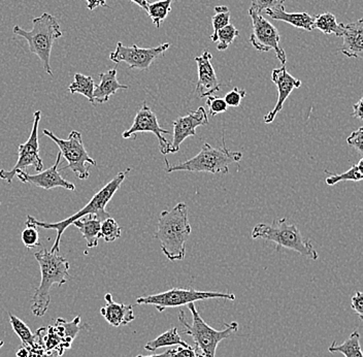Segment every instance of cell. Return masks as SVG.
<instances>
[{
	"instance_id": "4fadbf2b",
	"label": "cell",
	"mask_w": 363,
	"mask_h": 357,
	"mask_svg": "<svg viewBox=\"0 0 363 357\" xmlns=\"http://www.w3.org/2000/svg\"><path fill=\"white\" fill-rule=\"evenodd\" d=\"M152 133L155 134L159 142V149L161 154L167 155L172 153L170 143L164 138V134H169L170 131L162 128L159 124L157 116L147 106L146 101L143 104L142 108L136 113L135 120L130 128L122 133V138H133L136 133Z\"/></svg>"
},
{
	"instance_id": "b9f144b4",
	"label": "cell",
	"mask_w": 363,
	"mask_h": 357,
	"mask_svg": "<svg viewBox=\"0 0 363 357\" xmlns=\"http://www.w3.org/2000/svg\"><path fill=\"white\" fill-rule=\"evenodd\" d=\"M362 106L363 99H360L359 101L353 104V113H352V116H353L354 118H357V119L362 120Z\"/></svg>"
},
{
	"instance_id": "5b68a950",
	"label": "cell",
	"mask_w": 363,
	"mask_h": 357,
	"mask_svg": "<svg viewBox=\"0 0 363 357\" xmlns=\"http://www.w3.org/2000/svg\"><path fill=\"white\" fill-rule=\"evenodd\" d=\"M251 236L253 240L262 238L276 243L278 247L292 250L312 260L319 258V254L313 246L312 241L301 235L298 227L289 224L287 218L274 220L272 224H257L252 231Z\"/></svg>"
},
{
	"instance_id": "d4e9b609",
	"label": "cell",
	"mask_w": 363,
	"mask_h": 357,
	"mask_svg": "<svg viewBox=\"0 0 363 357\" xmlns=\"http://www.w3.org/2000/svg\"><path fill=\"white\" fill-rule=\"evenodd\" d=\"M68 89L72 94L79 93L85 97L91 102V104H95L94 99H93L95 83L92 77L85 76L83 74L74 75V83L70 84Z\"/></svg>"
},
{
	"instance_id": "f35d334b",
	"label": "cell",
	"mask_w": 363,
	"mask_h": 357,
	"mask_svg": "<svg viewBox=\"0 0 363 357\" xmlns=\"http://www.w3.org/2000/svg\"><path fill=\"white\" fill-rule=\"evenodd\" d=\"M363 127H359L357 131H353L347 138V143L351 147L355 148L360 154L363 152Z\"/></svg>"
},
{
	"instance_id": "484cf974",
	"label": "cell",
	"mask_w": 363,
	"mask_h": 357,
	"mask_svg": "<svg viewBox=\"0 0 363 357\" xmlns=\"http://www.w3.org/2000/svg\"><path fill=\"white\" fill-rule=\"evenodd\" d=\"M342 23L337 22V17L331 13H323L316 16L314 20V29L324 34H335L337 38L342 36Z\"/></svg>"
},
{
	"instance_id": "74e56055",
	"label": "cell",
	"mask_w": 363,
	"mask_h": 357,
	"mask_svg": "<svg viewBox=\"0 0 363 357\" xmlns=\"http://www.w3.org/2000/svg\"><path fill=\"white\" fill-rule=\"evenodd\" d=\"M27 349H28L29 357H60L58 352L47 351L38 340V336H36L35 343L31 346L27 347Z\"/></svg>"
},
{
	"instance_id": "7a4b0ae2",
	"label": "cell",
	"mask_w": 363,
	"mask_h": 357,
	"mask_svg": "<svg viewBox=\"0 0 363 357\" xmlns=\"http://www.w3.org/2000/svg\"><path fill=\"white\" fill-rule=\"evenodd\" d=\"M130 170V168H127L124 172H120L112 181L108 182L104 188H101L82 210L67 218V219L55 222V224H47V222L40 221V220L35 219L33 216L28 215L27 216L25 225H26V227H35V229L40 227V229H54V231H56V241L54 245L52 246L50 251L59 253L60 252L61 238H62L63 234H65V231H67V227L70 224L88 215L97 216L101 221H104L106 218L111 217L110 214L106 211V204L110 202L116 192L121 187L122 183L127 178Z\"/></svg>"
},
{
	"instance_id": "ab89813d",
	"label": "cell",
	"mask_w": 363,
	"mask_h": 357,
	"mask_svg": "<svg viewBox=\"0 0 363 357\" xmlns=\"http://www.w3.org/2000/svg\"><path fill=\"white\" fill-rule=\"evenodd\" d=\"M352 310L355 311L360 320H363V295L360 291H356L351 300Z\"/></svg>"
},
{
	"instance_id": "1f68e13d",
	"label": "cell",
	"mask_w": 363,
	"mask_h": 357,
	"mask_svg": "<svg viewBox=\"0 0 363 357\" xmlns=\"http://www.w3.org/2000/svg\"><path fill=\"white\" fill-rule=\"evenodd\" d=\"M99 236L104 238V242H115L121 236V227L119 226V224L113 218H106L104 221H101Z\"/></svg>"
},
{
	"instance_id": "ac0fdd59",
	"label": "cell",
	"mask_w": 363,
	"mask_h": 357,
	"mask_svg": "<svg viewBox=\"0 0 363 357\" xmlns=\"http://www.w3.org/2000/svg\"><path fill=\"white\" fill-rule=\"evenodd\" d=\"M342 36L344 43L340 51L348 58L362 59L363 57V19L342 24Z\"/></svg>"
},
{
	"instance_id": "c3c4849f",
	"label": "cell",
	"mask_w": 363,
	"mask_h": 357,
	"mask_svg": "<svg viewBox=\"0 0 363 357\" xmlns=\"http://www.w3.org/2000/svg\"><path fill=\"white\" fill-rule=\"evenodd\" d=\"M197 357H203V354L199 353V352H197Z\"/></svg>"
},
{
	"instance_id": "681fc988",
	"label": "cell",
	"mask_w": 363,
	"mask_h": 357,
	"mask_svg": "<svg viewBox=\"0 0 363 357\" xmlns=\"http://www.w3.org/2000/svg\"><path fill=\"white\" fill-rule=\"evenodd\" d=\"M0 204H1V202H0Z\"/></svg>"
},
{
	"instance_id": "ba28073f",
	"label": "cell",
	"mask_w": 363,
	"mask_h": 357,
	"mask_svg": "<svg viewBox=\"0 0 363 357\" xmlns=\"http://www.w3.org/2000/svg\"><path fill=\"white\" fill-rule=\"evenodd\" d=\"M219 299L226 301H235V295L230 292H214V291H201L185 290V288H172V290L147 295L136 299V304H151L155 307L159 312L169 308H178L204 300Z\"/></svg>"
},
{
	"instance_id": "9c48e42d",
	"label": "cell",
	"mask_w": 363,
	"mask_h": 357,
	"mask_svg": "<svg viewBox=\"0 0 363 357\" xmlns=\"http://www.w3.org/2000/svg\"><path fill=\"white\" fill-rule=\"evenodd\" d=\"M43 133L51 138L59 149H60L61 156L65 157L67 161V167H63V170L69 168L79 180H86L89 178L90 172L87 165L96 167V161L91 158L88 152L86 151L85 145L82 140V133L78 131H72L68 136L67 140L59 138L51 131L44 129Z\"/></svg>"
},
{
	"instance_id": "4316f807",
	"label": "cell",
	"mask_w": 363,
	"mask_h": 357,
	"mask_svg": "<svg viewBox=\"0 0 363 357\" xmlns=\"http://www.w3.org/2000/svg\"><path fill=\"white\" fill-rule=\"evenodd\" d=\"M178 0H158V1L149 4L147 6V16L151 18L152 22L156 28H160L162 22L167 19V16L172 11V6Z\"/></svg>"
},
{
	"instance_id": "e575fe53",
	"label": "cell",
	"mask_w": 363,
	"mask_h": 357,
	"mask_svg": "<svg viewBox=\"0 0 363 357\" xmlns=\"http://www.w3.org/2000/svg\"><path fill=\"white\" fill-rule=\"evenodd\" d=\"M22 242L27 249H33L40 245V234L35 227H26L22 233Z\"/></svg>"
},
{
	"instance_id": "f546056e",
	"label": "cell",
	"mask_w": 363,
	"mask_h": 357,
	"mask_svg": "<svg viewBox=\"0 0 363 357\" xmlns=\"http://www.w3.org/2000/svg\"><path fill=\"white\" fill-rule=\"evenodd\" d=\"M363 159L358 161L357 165H352L347 172L340 175H330L326 178V184L329 186H335L340 182H359L363 179L362 172Z\"/></svg>"
},
{
	"instance_id": "836d02e7",
	"label": "cell",
	"mask_w": 363,
	"mask_h": 357,
	"mask_svg": "<svg viewBox=\"0 0 363 357\" xmlns=\"http://www.w3.org/2000/svg\"><path fill=\"white\" fill-rule=\"evenodd\" d=\"M285 0H251V8L249 11H254L258 15H262L267 10L283 6Z\"/></svg>"
},
{
	"instance_id": "f6af8a7d",
	"label": "cell",
	"mask_w": 363,
	"mask_h": 357,
	"mask_svg": "<svg viewBox=\"0 0 363 357\" xmlns=\"http://www.w3.org/2000/svg\"><path fill=\"white\" fill-rule=\"evenodd\" d=\"M16 356L17 357H29V352L27 347L22 346L18 348L17 352H16Z\"/></svg>"
},
{
	"instance_id": "d6986e66",
	"label": "cell",
	"mask_w": 363,
	"mask_h": 357,
	"mask_svg": "<svg viewBox=\"0 0 363 357\" xmlns=\"http://www.w3.org/2000/svg\"><path fill=\"white\" fill-rule=\"evenodd\" d=\"M104 300L106 304L101 309V314L106 322L113 327L125 326L135 319L133 307L131 304L113 302L111 293H106Z\"/></svg>"
},
{
	"instance_id": "d6a6232c",
	"label": "cell",
	"mask_w": 363,
	"mask_h": 357,
	"mask_svg": "<svg viewBox=\"0 0 363 357\" xmlns=\"http://www.w3.org/2000/svg\"><path fill=\"white\" fill-rule=\"evenodd\" d=\"M238 35H240V31L235 28V25L228 24L220 29L217 33L218 51H225L228 49L229 45L235 42Z\"/></svg>"
},
{
	"instance_id": "ffe728a7",
	"label": "cell",
	"mask_w": 363,
	"mask_h": 357,
	"mask_svg": "<svg viewBox=\"0 0 363 357\" xmlns=\"http://www.w3.org/2000/svg\"><path fill=\"white\" fill-rule=\"evenodd\" d=\"M101 83L99 85L95 84L94 93H93V99L95 104H106L108 101L111 97L115 95L118 90L129 89V86L122 85L117 79V68L108 70V72H102L99 75Z\"/></svg>"
},
{
	"instance_id": "277c9868",
	"label": "cell",
	"mask_w": 363,
	"mask_h": 357,
	"mask_svg": "<svg viewBox=\"0 0 363 357\" xmlns=\"http://www.w3.org/2000/svg\"><path fill=\"white\" fill-rule=\"evenodd\" d=\"M33 24L30 31L15 26L13 29V33L27 40L30 52L38 56L44 65L45 72L52 77L53 70L50 58L54 42L63 35L60 25L57 22L56 18L49 13H44L40 17L34 18Z\"/></svg>"
},
{
	"instance_id": "8fae6325",
	"label": "cell",
	"mask_w": 363,
	"mask_h": 357,
	"mask_svg": "<svg viewBox=\"0 0 363 357\" xmlns=\"http://www.w3.org/2000/svg\"><path fill=\"white\" fill-rule=\"evenodd\" d=\"M248 13L253 26V31L250 36L251 45L259 52H269L274 50L279 61L283 65H286L287 56L285 50L280 45L281 35L278 29L262 15H258L252 11H248Z\"/></svg>"
},
{
	"instance_id": "7c38bea8",
	"label": "cell",
	"mask_w": 363,
	"mask_h": 357,
	"mask_svg": "<svg viewBox=\"0 0 363 357\" xmlns=\"http://www.w3.org/2000/svg\"><path fill=\"white\" fill-rule=\"evenodd\" d=\"M169 43L154 48H140L136 45L126 47L118 43L115 51L110 54L113 62L126 63L131 70H147L152 63L169 49Z\"/></svg>"
},
{
	"instance_id": "f1b7e54d",
	"label": "cell",
	"mask_w": 363,
	"mask_h": 357,
	"mask_svg": "<svg viewBox=\"0 0 363 357\" xmlns=\"http://www.w3.org/2000/svg\"><path fill=\"white\" fill-rule=\"evenodd\" d=\"M9 317H10V322L13 331H15L16 335L19 336L21 340L23 346L29 347L33 345L36 341V336L34 335L31 329H29L28 325L22 322L17 316L9 312Z\"/></svg>"
},
{
	"instance_id": "60d3db41",
	"label": "cell",
	"mask_w": 363,
	"mask_h": 357,
	"mask_svg": "<svg viewBox=\"0 0 363 357\" xmlns=\"http://www.w3.org/2000/svg\"><path fill=\"white\" fill-rule=\"evenodd\" d=\"M172 357H197V351L195 348L189 347H178L174 349V356Z\"/></svg>"
},
{
	"instance_id": "4dcf8cb0",
	"label": "cell",
	"mask_w": 363,
	"mask_h": 357,
	"mask_svg": "<svg viewBox=\"0 0 363 357\" xmlns=\"http://www.w3.org/2000/svg\"><path fill=\"white\" fill-rule=\"evenodd\" d=\"M215 13L212 17L213 34L211 35L212 42H217V33L220 29L230 24V11L226 6H218L215 8Z\"/></svg>"
},
{
	"instance_id": "3957f363",
	"label": "cell",
	"mask_w": 363,
	"mask_h": 357,
	"mask_svg": "<svg viewBox=\"0 0 363 357\" xmlns=\"http://www.w3.org/2000/svg\"><path fill=\"white\" fill-rule=\"evenodd\" d=\"M34 257L40 265L42 280L33 297L31 312L36 317H43L47 313L51 302L50 290L52 286L54 284L58 286L65 285L68 280L72 279L69 274L70 265L65 257L48 249L36 252Z\"/></svg>"
},
{
	"instance_id": "603a6c76",
	"label": "cell",
	"mask_w": 363,
	"mask_h": 357,
	"mask_svg": "<svg viewBox=\"0 0 363 357\" xmlns=\"http://www.w3.org/2000/svg\"><path fill=\"white\" fill-rule=\"evenodd\" d=\"M174 345H179V346L182 347L190 346L186 341L181 338L178 329L174 326L169 329V331L163 333L162 335L147 342L145 349L147 350V351L154 352L156 350L160 349V348L174 346Z\"/></svg>"
},
{
	"instance_id": "83f0119b",
	"label": "cell",
	"mask_w": 363,
	"mask_h": 357,
	"mask_svg": "<svg viewBox=\"0 0 363 357\" xmlns=\"http://www.w3.org/2000/svg\"><path fill=\"white\" fill-rule=\"evenodd\" d=\"M79 322H81V316H77L74 322H67L62 318H58L56 320L54 329H55L56 333L61 336V339L65 341L68 348L72 346V341L74 340L79 329H81L79 325Z\"/></svg>"
},
{
	"instance_id": "bcb514c9",
	"label": "cell",
	"mask_w": 363,
	"mask_h": 357,
	"mask_svg": "<svg viewBox=\"0 0 363 357\" xmlns=\"http://www.w3.org/2000/svg\"><path fill=\"white\" fill-rule=\"evenodd\" d=\"M131 1L135 2V4H138L143 10L147 11V6H149L147 0H131Z\"/></svg>"
},
{
	"instance_id": "2e32d148",
	"label": "cell",
	"mask_w": 363,
	"mask_h": 357,
	"mask_svg": "<svg viewBox=\"0 0 363 357\" xmlns=\"http://www.w3.org/2000/svg\"><path fill=\"white\" fill-rule=\"evenodd\" d=\"M61 157L62 156L59 152L55 165L48 168L45 172H40L36 175H29L27 172H18L16 176L22 183H30L36 187L43 188V190H50L56 187H62L65 190L74 191L76 190L74 184L63 179L60 172H59L58 167L60 165Z\"/></svg>"
},
{
	"instance_id": "d590c367",
	"label": "cell",
	"mask_w": 363,
	"mask_h": 357,
	"mask_svg": "<svg viewBox=\"0 0 363 357\" xmlns=\"http://www.w3.org/2000/svg\"><path fill=\"white\" fill-rule=\"evenodd\" d=\"M206 106H208L211 116L219 115V114L225 113L228 110V106L224 99L213 97V95L206 97Z\"/></svg>"
},
{
	"instance_id": "52a82bcc",
	"label": "cell",
	"mask_w": 363,
	"mask_h": 357,
	"mask_svg": "<svg viewBox=\"0 0 363 357\" xmlns=\"http://www.w3.org/2000/svg\"><path fill=\"white\" fill-rule=\"evenodd\" d=\"M187 306L192 314L191 325L186 322L184 311L180 310V312H179V320L185 327L184 334L192 336L195 343V350L199 353L203 354V357H215L216 350H217L220 342L231 336L233 333H237L240 325L238 322L224 324L225 329L223 331H216L204 322L201 314L197 311L194 302L187 304Z\"/></svg>"
},
{
	"instance_id": "7bdbcfd3",
	"label": "cell",
	"mask_w": 363,
	"mask_h": 357,
	"mask_svg": "<svg viewBox=\"0 0 363 357\" xmlns=\"http://www.w3.org/2000/svg\"><path fill=\"white\" fill-rule=\"evenodd\" d=\"M87 1V9L89 11L95 10L99 6H106V0H86Z\"/></svg>"
},
{
	"instance_id": "7dc6e473",
	"label": "cell",
	"mask_w": 363,
	"mask_h": 357,
	"mask_svg": "<svg viewBox=\"0 0 363 357\" xmlns=\"http://www.w3.org/2000/svg\"><path fill=\"white\" fill-rule=\"evenodd\" d=\"M4 341H0V348H1L2 346H4Z\"/></svg>"
},
{
	"instance_id": "e0dca14e",
	"label": "cell",
	"mask_w": 363,
	"mask_h": 357,
	"mask_svg": "<svg viewBox=\"0 0 363 357\" xmlns=\"http://www.w3.org/2000/svg\"><path fill=\"white\" fill-rule=\"evenodd\" d=\"M212 59V53L208 50H204L203 53L201 56H197L195 58V62L197 65V72H199L196 91L199 92L201 99L212 97L221 87L214 67H213Z\"/></svg>"
},
{
	"instance_id": "9a60e30c",
	"label": "cell",
	"mask_w": 363,
	"mask_h": 357,
	"mask_svg": "<svg viewBox=\"0 0 363 357\" xmlns=\"http://www.w3.org/2000/svg\"><path fill=\"white\" fill-rule=\"evenodd\" d=\"M272 83L276 84L277 89H278V101L276 106L272 109L271 112L267 114L263 118V121L269 124L276 119L277 115L283 110L284 104L287 101L292 91L298 89L301 86V79L294 78L289 74L286 65L282 67L274 68L272 72Z\"/></svg>"
},
{
	"instance_id": "30bf717a",
	"label": "cell",
	"mask_w": 363,
	"mask_h": 357,
	"mask_svg": "<svg viewBox=\"0 0 363 357\" xmlns=\"http://www.w3.org/2000/svg\"><path fill=\"white\" fill-rule=\"evenodd\" d=\"M42 112L36 111L33 116V131L28 140L24 144L19 145V158L15 167L11 170H0V179L4 180L11 184L13 177L18 172H26L27 168L33 167L38 172L44 168L42 158L40 156V144H38V125H40Z\"/></svg>"
},
{
	"instance_id": "8d00e7d4",
	"label": "cell",
	"mask_w": 363,
	"mask_h": 357,
	"mask_svg": "<svg viewBox=\"0 0 363 357\" xmlns=\"http://www.w3.org/2000/svg\"><path fill=\"white\" fill-rule=\"evenodd\" d=\"M246 90L235 87L227 93L225 97H224V101H225L227 106L237 108V106H240V102H242V99L246 97Z\"/></svg>"
},
{
	"instance_id": "7402d4cb",
	"label": "cell",
	"mask_w": 363,
	"mask_h": 357,
	"mask_svg": "<svg viewBox=\"0 0 363 357\" xmlns=\"http://www.w3.org/2000/svg\"><path fill=\"white\" fill-rule=\"evenodd\" d=\"M74 226L78 227L79 233L87 243L88 248H95L99 245V240L101 238V220L97 216L88 215L77 220L74 224Z\"/></svg>"
},
{
	"instance_id": "5bb4252c",
	"label": "cell",
	"mask_w": 363,
	"mask_h": 357,
	"mask_svg": "<svg viewBox=\"0 0 363 357\" xmlns=\"http://www.w3.org/2000/svg\"><path fill=\"white\" fill-rule=\"evenodd\" d=\"M208 124V114L203 106H199L196 111H193L183 117L177 118L172 122L174 126V138L170 143L172 154L180 151L182 143L190 136H196V128Z\"/></svg>"
},
{
	"instance_id": "ee69618b",
	"label": "cell",
	"mask_w": 363,
	"mask_h": 357,
	"mask_svg": "<svg viewBox=\"0 0 363 357\" xmlns=\"http://www.w3.org/2000/svg\"><path fill=\"white\" fill-rule=\"evenodd\" d=\"M174 349H169L167 350V352H163V353L161 354H153V356H138L135 357H172L174 356Z\"/></svg>"
},
{
	"instance_id": "cb8c5ba5",
	"label": "cell",
	"mask_w": 363,
	"mask_h": 357,
	"mask_svg": "<svg viewBox=\"0 0 363 357\" xmlns=\"http://www.w3.org/2000/svg\"><path fill=\"white\" fill-rule=\"evenodd\" d=\"M328 351L331 353L340 352L345 357H363L362 346H360V334L357 331H353L350 336L340 345L333 342L328 348Z\"/></svg>"
},
{
	"instance_id": "44dd1931",
	"label": "cell",
	"mask_w": 363,
	"mask_h": 357,
	"mask_svg": "<svg viewBox=\"0 0 363 357\" xmlns=\"http://www.w3.org/2000/svg\"><path fill=\"white\" fill-rule=\"evenodd\" d=\"M265 15L269 16L272 20L283 21L296 27V28L303 29L306 31H312L314 29L315 17L310 13L303 11V13H287L284 6L278 8L272 9L264 11Z\"/></svg>"
},
{
	"instance_id": "8992f818",
	"label": "cell",
	"mask_w": 363,
	"mask_h": 357,
	"mask_svg": "<svg viewBox=\"0 0 363 357\" xmlns=\"http://www.w3.org/2000/svg\"><path fill=\"white\" fill-rule=\"evenodd\" d=\"M242 154L240 152L230 151L226 147L225 140L223 138V145L219 148L212 147L208 143H204L201 152L196 156L178 163L176 165H170L169 160L167 163V172H211V174L226 175L229 172V165L231 163H240L242 160Z\"/></svg>"
},
{
	"instance_id": "6da1fadb",
	"label": "cell",
	"mask_w": 363,
	"mask_h": 357,
	"mask_svg": "<svg viewBox=\"0 0 363 357\" xmlns=\"http://www.w3.org/2000/svg\"><path fill=\"white\" fill-rule=\"evenodd\" d=\"M191 231L187 204L180 202L172 210L161 212L154 236L169 261H181L185 258L186 243Z\"/></svg>"
}]
</instances>
